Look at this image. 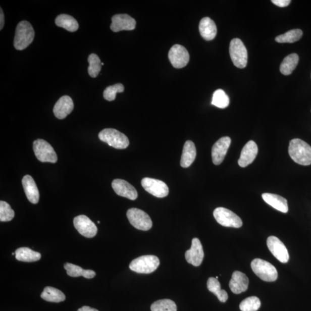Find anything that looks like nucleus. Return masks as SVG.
Listing matches in <instances>:
<instances>
[{
    "instance_id": "nucleus-14",
    "label": "nucleus",
    "mask_w": 311,
    "mask_h": 311,
    "mask_svg": "<svg viewBox=\"0 0 311 311\" xmlns=\"http://www.w3.org/2000/svg\"><path fill=\"white\" fill-rule=\"evenodd\" d=\"M231 143L229 137H223L219 139L213 146L212 149V158L213 163L215 165L222 164L227 154Z\"/></svg>"
},
{
    "instance_id": "nucleus-29",
    "label": "nucleus",
    "mask_w": 311,
    "mask_h": 311,
    "mask_svg": "<svg viewBox=\"0 0 311 311\" xmlns=\"http://www.w3.org/2000/svg\"><path fill=\"white\" fill-rule=\"evenodd\" d=\"M207 287L209 290L218 297L220 301L226 302L228 298V295L226 290L221 289L220 282L216 278L211 277L207 282Z\"/></svg>"
},
{
    "instance_id": "nucleus-32",
    "label": "nucleus",
    "mask_w": 311,
    "mask_h": 311,
    "mask_svg": "<svg viewBox=\"0 0 311 311\" xmlns=\"http://www.w3.org/2000/svg\"><path fill=\"white\" fill-rule=\"evenodd\" d=\"M212 105L220 109H225L230 105V98L223 89H218L213 95Z\"/></svg>"
},
{
    "instance_id": "nucleus-43",
    "label": "nucleus",
    "mask_w": 311,
    "mask_h": 311,
    "mask_svg": "<svg viewBox=\"0 0 311 311\" xmlns=\"http://www.w3.org/2000/svg\"><path fill=\"white\" fill-rule=\"evenodd\" d=\"M104 65L103 63H101V66H102V65Z\"/></svg>"
},
{
    "instance_id": "nucleus-15",
    "label": "nucleus",
    "mask_w": 311,
    "mask_h": 311,
    "mask_svg": "<svg viewBox=\"0 0 311 311\" xmlns=\"http://www.w3.org/2000/svg\"><path fill=\"white\" fill-rule=\"evenodd\" d=\"M136 26V20L127 14H118L112 18V23L110 28L113 32L121 31H132Z\"/></svg>"
},
{
    "instance_id": "nucleus-36",
    "label": "nucleus",
    "mask_w": 311,
    "mask_h": 311,
    "mask_svg": "<svg viewBox=\"0 0 311 311\" xmlns=\"http://www.w3.org/2000/svg\"><path fill=\"white\" fill-rule=\"evenodd\" d=\"M124 86L122 84H116L106 88L103 92V97L106 100L111 101L116 99L117 93L124 91Z\"/></svg>"
},
{
    "instance_id": "nucleus-26",
    "label": "nucleus",
    "mask_w": 311,
    "mask_h": 311,
    "mask_svg": "<svg viewBox=\"0 0 311 311\" xmlns=\"http://www.w3.org/2000/svg\"><path fill=\"white\" fill-rule=\"evenodd\" d=\"M15 256L16 260L26 263H33L41 258L40 253L27 247H22L16 249Z\"/></svg>"
},
{
    "instance_id": "nucleus-18",
    "label": "nucleus",
    "mask_w": 311,
    "mask_h": 311,
    "mask_svg": "<svg viewBox=\"0 0 311 311\" xmlns=\"http://www.w3.org/2000/svg\"><path fill=\"white\" fill-rule=\"evenodd\" d=\"M258 148L256 143L253 141H248L241 150L240 157L238 161L241 167H246L250 165L256 157Z\"/></svg>"
},
{
    "instance_id": "nucleus-10",
    "label": "nucleus",
    "mask_w": 311,
    "mask_h": 311,
    "mask_svg": "<svg viewBox=\"0 0 311 311\" xmlns=\"http://www.w3.org/2000/svg\"><path fill=\"white\" fill-rule=\"evenodd\" d=\"M141 185L147 192L156 197H166L169 193V187L158 179L145 178L142 180Z\"/></svg>"
},
{
    "instance_id": "nucleus-11",
    "label": "nucleus",
    "mask_w": 311,
    "mask_h": 311,
    "mask_svg": "<svg viewBox=\"0 0 311 311\" xmlns=\"http://www.w3.org/2000/svg\"><path fill=\"white\" fill-rule=\"evenodd\" d=\"M169 58L174 68L181 69L185 67L189 63L190 56L185 47L180 44H175L169 51Z\"/></svg>"
},
{
    "instance_id": "nucleus-41",
    "label": "nucleus",
    "mask_w": 311,
    "mask_h": 311,
    "mask_svg": "<svg viewBox=\"0 0 311 311\" xmlns=\"http://www.w3.org/2000/svg\"><path fill=\"white\" fill-rule=\"evenodd\" d=\"M15 255V253H12V255Z\"/></svg>"
},
{
    "instance_id": "nucleus-21",
    "label": "nucleus",
    "mask_w": 311,
    "mask_h": 311,
    "mask_svg": "<svg viewBox=\"0 0 311 311\" xmlns=\"http://www.w3.org/2000/svg\"><path fill=\"white\" fill-rule=\"evenodd\" d=\"M22 185L28 200L32 203H37L39 200V192L34 179L30 175L24 176Z\"/></svg>"
},
{
    "instance_id": "nucleus-42",
    "label": "nucleus",
    "mask_w": 311,
    "mask_h": 311,
    "mask_svg": "<svg viewBox=\"0 0 311 311\" xmlns=\"http://www.w3.org/2000/svg\"><path fill=\"white\" fill-rule=\"evenodd\" d=\"M97 223H98V224H100V222H99H99H97Z\"/></svg>"
},
{
    "instance_id": "nucleus-3",
    "label": "nucleus",
    "mask_w": 311,
    "mask_h": 311,
    "mask_svg": "<svg viewBox=\"0 0 311 311\" xmlns=\"http://www.w3.org/2000/svg\"><path fill=\"white\" fill-rule=\"evenodd\" d=\"M100 140L114 148L124 149L128 148L129 140L124 134L114 129H105L99 134Z\"/></svg>"
},
{
    "instance_id": "nucleus-6",
    "label": "nucleus",
    "mask_w": 311,
    "mask_h": 311,
    "mask_svg": "<svg viewBox=\"0 0 311 311\" xmlns=\"http://www.w3.org/2000/svg\"><path fill=\"white\" fill-rule=\"evenodd\" d=\"M230 54L233 64L237 68L243 69L247 66L248 53L242 41L238 38L231 40Z\"/></svg>"
},
{
    "instance_id": "nucleus-39",
    "label": "nucleus",
    "mask_w": 311,
    "mask_h": 311,
    "mask_svg": "<svg viewBox=\"0 0 311 311\" xmlns=\"http://www.w3.org/2000/svg\"><path fill=\"white\" fill-rule=\"evenodd\" d=\"M4 23H5V20H4V15L2 8H1V12H0V30H1L4 27Z\"/></svg>"
},
{
    "instance_id": "nucleus-24",
    "label": "nucleus",
    "mask_w": 311,
    "mask_h": 311,
    "mask_svg": "<svg viewBox=\"0 0 311 311\" xmlns=\"http://www.w3.org/2000/svg\"><path fill=\"white\" fill-rule=\"evenodd\" d=\"M196 150L193 142L187 141L184 145L181 161V166L183 168L190 167L195 161Z\"/></svg>"
},
{
    "instance_id": "nucleus-12",
    "label": "nucleus",
    "mask_w": 311,
    "mask_h": 311,
    "mask_svg": "<svg viewBox=\"0 0 311 311\" xmlns=\"http://www.w3.org/2000/svg\"><path fill=\"white\" fill-rule=\"evenodd\" d=\"M73 224L80 234L87 238H92L97 234L96 225L87 216L80 215L76 217L73 220Z\"/></svg>"
},
{
    "instance_id": "nucleus-25",
    "label": "nucleus",
    "mask_w": 311,
    "mask_h": 311,
    "mask_svg": "<svg viewBox=\"0 0 311 311\" xmlns=\"http://www.w3.org/2000/svg\"><path fill=\"white\" fill-rule=\"evenodd\" d=\"M56 25L69 32H75L79 29V24L72 16L66 14L60 15L56 19Z\"/></svg>"
},
{
    "instance_id": "nucleus-40",
    "label": "nucleus",
    "mask_w": 311,
    "mask_h": 311,
    "mask_svg": "<svg viewBox=\"0 0 311 311\" xmlns=\"http://www.w3.org/2000/svg\"><path fill=\"white\" fill-rule=\"evenodd\" d=\"M77 311H99L96 309L92 308L88 306H84L83 307L78 309Z\"/></svg>"
},
{
    "instance_id": "nucleus-35",
    "label": "nucleus",
    "mask_w": 311,
    "mask_h": 311,
    "mask_svg": "<svg viewBox=\"0 0 311 311\" xmlns=\"http://www.w3.org/2000/svg\"><path fill=\"white\" fill-rule=\"evenodd\" d=\"M261 305L259 298L251 296L241 301L239 307L241 311H256L259 309Z\"/></svg>"
},
{
    "instance_id": "nucleus-5",
    "label": "nucleus",
    "mask_w": 311,
    "mask_h": 311,
    "mask_svg": "<svg viewBox=\"0 0 311 311\" xmlns=\"http://www.w3.org/2000/svg\"><path fill=\"white\" fill-rule=\"evenodd\" d=\"M251 267L253 273L264 281L273 282L277 279V269L267 261L259 258L253 260Z\"/></svg>"
},
{
    "instance_id": "nucleus-9",
    "label": "nucleus",
    "mask_w": 311,
    "mask_h": 311,
    "mask_svg": "<svg viewBox=\"0 0 311 311\" xmlns=\"http://www.w3.org/2000/svg\"><path fill=\"white\" fill-rule=\"evenodd\" d=\"M34 152L36 158L41 162L55 163L57 156L52 146L43 140H36L33 143Z\"/></svg>"
},
{
    "instance_id": "nucleus-7",
    "label": "nucleus",
    "mask_w": 311,
    "mask_h": 311,
    "mask_svg": "<svg viewBox=\"0 0 311 311\" xmlns=\"http://www.w3.org/2000/svg\"><path fill=\"white\" fill-rule=\"evenodd\" d=\"M214 218L221 226L239 228L242 226V220L238 216L228 209L219 207L214 212Z\"/></svg>"
},
{
    "instance_id": "nucleus-1",
    "label": "nucleus",
    "mask_w": 311,
    "mask_h": 311,
    "mask_svg": "<svg viewBox=\"0 0 311 311\" xmlns=\"http://www.w3.org/2000/svg\"><path fill=\"white\" fill-rule=\"evenodd\" d=\"M289 154L293 161L301 166L311 165V146L299 138L289 142Z\"/></svg>"
},
{
    "instance_id": "nucleus-37",
    "label": "nucleus",
    "mask_w": 311,
    "mask_h": 311,
    "mask_svg": "<svg viewBox=\"0 0 311 311\" xmlns=\"http://www.w3.org/2000/svg\"><path fill=\"white\" fill-rule=\"evenodd\" d=\"M15 212L9 204L6 202H0V221L2 222H10L14 219Z\"/></svg>"
},
{
    "instance_id": "nucleus-20",
    "label": "nucleus",
    "mask_w": 311,
    "mask_h": 311,
    "mask_svg": "<svg viewBox=\"0 0 311 311\" xmlns=\"http://www.w3.org/2000/svg\"><path fill=\"white\" fill-rule=\"evenodd\" d=\"M249 280L245 274L239 271L233 273L230 282V288L235 294H240L246 291L248 288Z\"/></svg>"
},
{
    "instance_id": "nucleus-28",
    "label": "nucleus",
    "mask_w": 311,
    "mask_h": 311,
    "mask_svg": "<svg viewBox=\"0 0 311 311\" xmlns=\"http://www.w3.org/2000/svg\"><path fill=\"white\" fill-rule=\"evenodd\" d=\"M299 57L296 53L286 56L280 65V72L282 75L288 76L296 69Z\"/></svg>"
},
{
    "instance_id": "nucleus-2",
    "label": "nucleus",
    "mask_w": 311,
    "mask_h": 311,
    "mask_svg": "<svg viewBox=\"0 0 311 311\" xmlns=\"http://www.w3.org/2000/svg\"><path fill=\"white\" fill-rule=\"evenodd\" d=\"M34 37L35 31L31 24L27 21L20 22L16 29L14 42L15 48L24 50L33 42Z\"/></svg>"
},
{
    "instance_id": "nucleus-8",
    "label": "nucleus",
    "mask_w": 311,
    "mask_h": 311,
    "mask_svg": "<svg viewBox=\"0 0 311 311\" xmlns=\"http://www.w3.org/2000/svg\"><path fill=\"white\" fill-rule=\"evenodd\" d=\"M127 218L130 223L137 230L147 231L152 227V222L149 215L139 209H130L127 212Z\"/></svg>"
},
{
    "instance_id": "nucleus-17",
    "label": "nucleus",
    "mask_w": 311,
    "mask_h": 311,
    "mask_svg": "<svg viewBox=\"0 0 311 311\" xmlns=\"http://www.w3.org/2000/svg\"><path fill=\"white\" fill-rule=\"evenodd\" d=\"M112 187L116 194L122 197L133 200H136L138 197V193L136 189L125 180L120 179L114 180L112 182Z\"/></svg>"
},
{
    "instance_id": "nucleus-38",
    "label": "nucleus",
    "mask_w": 311,
    "mask_h": 311,
    "mask_svg": "<svg viewBox=\"0 0 311 311\" xmlns=\"http://www.w3.org/2000/svg\"><path fill=\"white\" fill-rule=\"evenodd\" d=\"M272 2L279 7H286L289 5L291 1L290 0H272Z\"/></svg>"
},
{
    "instance_id": "nucleus-13",
    "label": "nucleus",
    "mask_w": 311,
    "mask_h": 311,
    "mask_svg": "<svg viewBox=\"0 0 311 311\" xmlns=\"http://www.w3.org/2000/svg\"><path fill=\"white\" fill-rule=\"evenodd\" d=\"M267 245L274 257H276L281 263H287L289 260V255L287 248L278 237L274 236H269L267 239Z\"/></svg>"
},
{
    "instance_id": "nucleus-16",
    "label": "nucleus",
    "mask_w": 311,
    "mask_h": 311,
    "mask_svg": "<svg viewBox=\"0 0 311 311\" xmlns=\"http://www.w3.org/2000/svg\"><path fill=\"white\" fill-rule=\"evenodd\" d=\"M204 257V252L201 243L198 238L192 240L191 247L185 253L186 260L188 263L197 267L201 265Z\"/></svg>"
},
{
    "instance_id": "nucleus-34",
    "label": "nucleus",
    "mask_w": 311,
    "mask_h": 311,
    "mask_svg": "<svg viewBox=\"0 0 311 311\" xmlns=\"http://www.w3.org/2000/svg\"><path fill=\"white\" fill-rule=\"evenodd\" d=\"M88 61L89 64L88 68V74L90 76L95 78L99 74L101 68L99 57L95 54L90 55Z\"/></svg>"
},
{
    "instance_id": "nucleus-27",
    "label": "nucleus",
    "mask_w": 311,
    "mask_h": 311,
    "mask_svg": "<svg viewBox=\"0 0 311 311\" xmlns=\"http://www.w3.org/2000/svg\"><path fill=\"white\" fill-rule=\"evenodd\" d=\"M68 275L72 277L83 276L86 278H92L95 277L96 273L91 270H84L79 266L67 263L64 265Z\"/></svg>"
},
{
    "instance_id": "nucleus-23",
    "label": "nucleus",
    "mask_w": 311,
    "mask_h": 311,
    "mask_svg": "<svg viewBox=\"0 0 311 311\" xmlns=\"http://www.w3.org/2000/svg\"><path fill=\"white\" fill-rule=\"evenodd\" d=\"M200 35L206 40L214 39L217 34V27L214 20L206 17L200 20L199 25Z\"/></svg>"
},
{
    "instance_id": "nucleus-33",
    "label": "nucleus",
    "mask_w": 311,
    "mask_h": 311,
    "mask_svg": "<svg viewBox=\"0 0 311 311\" xmlns=\"http://www.w3.org/2000/svg\"><path fill=\"white\" fill-rule=\"evenodd\" d=\"M152 311H177L175 302L170 299H163L155 301L150 306Z\"/></svg>"
},
{
    "instance_id": "nucleus-19",
    "label": "nucleus",
    "mask_w": 311,
    "mask_h": 311,
    "mask_svg": "<svg viewBox=\"0 0 311 311\" xmlns=\"http://www.w3.org/2000/svg\"><path fill=\"white\" fill-rule=\"evenodd\" d=\"M73 108L74 105L72 98L69 96H63L57 101L53 112L56 118L63 120L72 113Z\"/></svg>"
},
{
    "instance_id": "nucleus-31",
    "label": "nucleus",
    "mask_w": 311,
    "mask_h": 311,
    "mask_svg": "<svg viewBox=\"0 0 311 311\" xmlns=\"http://www.w3.org/2000/svg\"><path fill=\"white\" fill-rule=\"evenodd\" d=\"M302 36V31L300 29H294L286 32L284 34L278 36L275 40L278 43H292L299 40Z\"/></svg>"
},
{
    "instance_id": "nucleus-22",
    "label": "nucleus",
    "mask_w": 311,
    "mask_h": 311,
    "mask_svg": "<svg viewBox=\"0 0 311 311\" xmlns=\"http://www.w3.org/2000/svg\"><path fill=\"white\" fill-rule=\"evenodd\" d=\"M262 196L266 203L276 210L284 214L288 212L287 200L282 196L271 193H264Z\"/></svg>"
},
{
    "instance_id": "nucleus-30",
    "label": "nucleus",
    "mask_w": 311,
    "mask_h": 311,
    "mask_svg": "<svg viewBox=\"0 0 311 311\" xmlns=\"http://www.w3.org/2000/svg\"><path fill=\"white\" fill-rule=\"evenodd\" d=\"M40 297L48 302H60L65 300V294L61 290L51 286L45 288Z\"/></svg>"
},
{
    "instance_id": "nucleus-4",
    "label": "nucleus",
    "mask_w": 311,
    "mask_h": 311,
    "mask_svg": "<svg viewBox=\"0 0 311 311\" xmlns=\"http://www.w3.org/2000/svg\"><path fill=\"white\" fill-rule=\"evenodd\" d=\"M159 265L160 260L157 256L144 255L132 261L129 268L137 273L150 274L154 272Z\"/></svg>"
}]
</instances>
